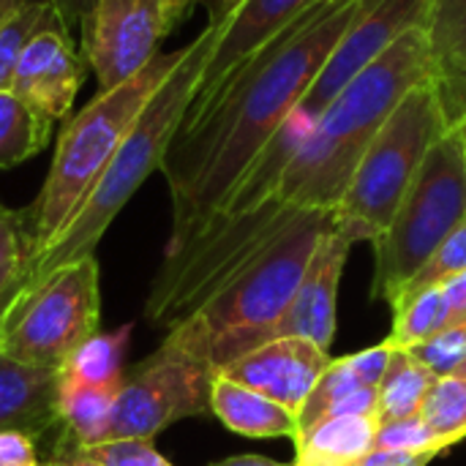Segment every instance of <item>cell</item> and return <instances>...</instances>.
Returning a JSON list of instances; mask_svg holds the SVG:
<instances>
[{"instance_id": "6da1fadb", "label": "cell", "mask_w": 466, "mask_h": 466, "mask_svg": "<svg viewBox=\"0 0 466 466\" xmlns=\"http://www.w3.org/2000/svg\"><path fill=\"white\" fill-rule=\"evenodd\" d=\"M371 3L319 0L240 63L216 90L191 101L158 169L172 197L167 251L180 248L221 210L248 167L284 128L344 33Z\"/></svg>"}, {"instance_id": "7a4b0ae2", "label": "cell", "mask_w": 466, "mask_h": 466, "mask_svg": "<svg viewBox=\"0 0 466 466\" xmlns=\"http://www.w3.org/2000/svg\"><path fill=\"white\" fill-rule=\"evenodd\" d=\"M431 76L426 25L410 27L396 44L360 71L317 117L289 158L276 197L303 210H336L366 147L401 104Z\"/></svg>"}, {"instance_id": "3957f363", "label": "cell", "mask_w": 466, "mask_h": 466, "mask_svg": "<svg viewBox=\"0 0 466 466\" xmlns=\"http://www.w3.org/2000/svg\"><path fill=\"white\" fill-rule=\"evenodd\" d=\"M218 27L205 25V30L183 46V55L172 74L164 79V85L150 96L142 115L131 126L128 137L123 139L120 150L87 194V199L79 205V210L71 216V221L60 229V235L35 257L22 262L19 279L11 287V292L0 300V309H14L22 300H27L35 289H41L55 273H60L66 265L90 257L115 221V216L128 205V199L137 194V188L161 169L164 153L169 142L175 139L205 71V63L210 57V49L216 44Z\"/></svg>"}, {"instance_id": "277c9868", "label": "cell", "mask_w": 466, "mask_h": 466, "mask_svg": "<svg viewBox=\"0 0 466 466\" xmlns=\"http://www.w3.org/2000/svg\"><path fill=\"white\" fill-rule=\"evenodd\" d=\"M330 229V210H300L191 317L169 330L194 347L216 371L248 355L289 306L319 240Z\"/></svg>"}, {"instance_id": "5b68a950", "label": "cell", "mask_w": 466, "mask_h": 466, "mask_svg": "<svg viewBox=\"0 0 466 466\" xmlns=\"http://www.w3.org/2000/svg\"><path fill=\"white\" fill-rule=\"evenodd\" d=\"M183 49L156 55L139 74L120 82L117 87L98 90L82 112H76L60 131L52 156L49 175L35 202L25 210L27 229V259L41 254L60 229L71 221L79 205L87 199L131 126L142 115L150 96L177 66Z\"/></svg>"}, {"instance_id": "8992f818", "label": "cell", "mask_w": 466, "mask_h": 466, "mask_svg": "<svg viewBox=\"0 0 466 466\" xmlns=\"http://www.w3.org/2000/svg\"><path fill=\"white\" fill-rule=\"evenodd\" d=\"M451 128L431 76L418 82L366 147L339 208L333 227L350 243L380 240L431 145Z\"/></svg>"}, {"instance_id": "52a82bcc", "label": "cell", "mask_w": 466, "mask_h": 466, "mask_svg": "<svg viewBox=\"0 0 466 466\" xmlns=\"http://www.w3.org/2000/svg\"><path fill=\"white\" fill-rule=\"evenodd\" d=\"M466 221V120L426 153L388 232L374 240V295L396 303L404 284Z\"/></svg>"}, {"instance_id": "ba28073f", "label": "cell", "mask_w": 466, "mask_h": 466, "mask_svg": "<svg viewBox=\"0 0 466 466\" xmlns=\"http://www.w3.org/2000/svg\"><path fill=\"white\" fill-rule=\"evenodd\" d=\"M101 270L96 254L55 273L14 309H0V352L30 366L63 369L74 350L98 333Z\"/></svg>"}, {"instance_id": "9c48e42d", "label": "cell", "mask_w": 466, "mask_h": 466, "mask_svg": "<svg viewBox=\"0 0 466 466\" xmlns=\"http://www.w3.org/2000/svg\"><path fill=\"white\" fill-rule=\"evenodd\" d=\"M216 377L218 371L169 330L156 352L123 371L104 442L153 440L177 420L210 415Z\"/></svg>"}, {"instance_id": "30bf717a", "label": "cell", "mask_w": 466, "mask_h": 466, "mask_svg": "<svg viewBox=\"0 0 466 466\" xmlns=\"http://www.w3.org/2000/svg\"><path fill=\"white\" fill-rule=\"evenodd\" d=\"M177 25L169 0H96L82 19V52L101 90L139 74Z\"/></svg>"}, {"instance_id": "8fae6325", "label": "cell", "mask_w": 466, "mask_h": 466, "mask_svg": "<svg viewBox=\"0 0 466 466\" xmlns=\"http://www.w3.org/2000/svg\"><path fill=\"white\" fill-rule=\"evenodd\" d=\"M350 248L352 243L341 238L336 227L319 240L289 306L265 330L262 344L276 341V339H306V341H314L319 350L330 352V344L336 336L339 281H341Z\"/></svg>"}, {"instance_id": "7c38bea8", "label": "cell", "mask_w": 466, "mask_h": 466, "mask_svg": "<svg viewBox=\"0 0 466 466\" xmlns=\"http://www.w3.org/2000/svg\"><path fill=\"white\" fill-rule=\"evenodd\" d=\"M82 79L85 60L79 57L68 27L55 19L44 25L25 46L11 90L19 93L46 120L57 123L71 112Z\"/></svg>"}, {"instance_id": "4fadbf2b", "label": "cell", "mask_w": 466, "mask_h": 466, "mask_svg": "<svg viewBox=\"0 0 466 466\" xmlns=\"http://www.w3.org/2000/svg\"><path fill=\"white\" fill-rule=\"evenodd\" d=\"M330 363V352L319 350L314 341L276 339L224 366L218 374L279 401L298 415Z\"/></svg>"}, {"instance_id": "5bb4252c", "label": "cell", "mask_w": 466, "mask_h": 466, "mask_svg": "<svg viewBox=\"0 0 466 466\" xmlns=\"http://www.w3.org/2000/svg\"><path fill=\"white\" fill-rule=\"evenodd\" d=\"M319 0H243L238 11L218 27L216 44L205 63L194 98L216 90L240 63L279 35L289 22L306 14Z\"/></svg>"}, {"instance_id": "9a60e30c", "label": "cell", "mask_w": 466, "mask_h": 466, "mask_svg": "<svg viewBox=\"0 0 466 466\" xmlns=\"http://www.w3.org/2000/svg\"><path fill=\"white\" fill-rule=\"evenodd\" d=\"M60 374L63 369L19 363L0 352V431L38 437L60 426Z\"/></svg>"}, {"instance_id": "2e32d148", "label": "cell", "mask_w": 466, "mask_h": 466, "mask_svg": "<svg viewBox=\"0 0 466 466\" xmlns=\"http://www.w3.org/2000/svg\"><path fill=\"white\" fill-rule=\"evenodd\" d=\"M431 82L451 126L466 120V0H431Z\"/></svg>"}, {"instance_id": "e0dca14e", "label": "cell", "mask_w": 466, "mask_h": 466, "mask_svg": "<svg viewBox=\"0 0 466 466\" xmlns=\"http://www.w3.org/2000/svg\"><path fill=\"white\" fill-rule=\"evenodd\" d=\"M123 380V377H120ZM117 382L93 385L76 380L71 374H60V393H57V415L63 429V448H57L60 459L93 445H101L109 431V420L117 401Z\"/></svg>"}, {"instance_id": "ac0fdd59", "label": "cell", "mask_w": 466, "mask_h": 466, "mask_svg": "<svg viewBox=\"0 0 466 466\" xmlns=\"http://www.w3.org/2000/svg\"><path fill=\"white\" fill-rule=\"evenodd\" d=\"M393 347L388 341L369 347L358 355H347V358H333V363L328 366V371L319 377V382L314 385V390L309 393L306 404L298 412V434H306L309 429H314L319 420L328 418V412L347 399L355 390L363 388H380L388 363H390Z\"/></svg>"}, {"instance_id": "d6986e66", "label": "cell", "mask_w": 466, "mask_h": 466, "mask_svg": "<svg viewBox=\"0 0 466 466\" xmlns=\"http://www.w3.org/2000/svg\"><path fill=\"white\" fill-rule=\"evenodd\" d=\"M377 415H336L295 440V466H358L377 451Z\"/></svg>"}, {"instance_id": "ffe728a7", "label": "cell", "mask_w": 466, "mask_h": 466, "mask_svg": "<svg viewBox=\"0 0 466 466\" xmlns=\"http://www.w3.org/2000/svg\"><path fill=\"white\" fill-rule=\"evenodd\" d=\"M210 415L229 431L243 437H292L298 434V415L279 401L218 374L210 393Z\"/></svg>"}, {"instance_id": "44dd1931", "label": "cell", "mask_w": 466, "mask_h": 466, "mask_svg": "<svg viewBox=\"0 0 466 466\" xmlns=\"http://www.w3.org/2000/svg\"><path fill=\"white\" fill-rule=\"evenodd\" d=\"M437 377L423 369L407 350H393L388 371L380 382V426L420 415V407Z\"/></svg>"}, {"instance_id": "7402d4cb", "label": "cell", "mask_w": 466, "mask_h": 466, "mask_svg": "<svg viewBox=\"0 0 466 466\" xmlns=\"http://www.w3.org/2000/svg\"><path fill=\"white\" fill-rule=\"evenodd\" d=\"M52 120L35 112L19 93L0 90V169H11L33 158L52 134Z\"/></svg>"}, {"instance_id": "603a6c76", "label": "cell", "mask_w": 466, "mask_h": 466, "mask_svg": "<svg viewBox=\"0 0 466 466\" xmlns=\"http://www.w3.org/2000/svg\"><path fill=\"white\" fill-rule=\"evenodd\" d=\"M393 330L385 339L393 350H410L451 325V309L442 287L426 289L393 309Z\"/></svg>"}, {"instance_id": "cb8c5ba5", "label": "cell", "mask_w": 466, "mask_h": 466, "mask_svg": "<svg viewBox=\"0 0 466 466\" xmlns=\"http://www.w3.org/2000/svg\"><path fill=\"white\" fill-rule=\"evenodd\" d=\"M128 336H131V325H123L109 333H93L87 341H82L74 350L63 371L93 385L117 382L123 377V358L128 350Z\"/></svg>"}, {"instance_id": "d4e9b609", "label": "cell", "mask_w": 466, "mask_h": 466, "mask_svg": "<svg viewBox=\"0 0 466 466\" xmlns=\"http://www.w3.org/2000/svg\"><path fill=\"white\" fill-rule=\"evenodd\" d=\"M60 19L46 0H30L0 22V90H11L14 71L30 38L49 22Z\"/></svg>"}, {"instance_id": "484cf974", "label": "cell", "mask_w": 466, "mask_h": 466, "mask_svg": "<svg viewBox=\"0 0 466 466\" xmlns=\"http://www.w3.org/2000/svg\"><path fill=\"white\" fill-rule=\"evenodd\" d=\"M420 418L453 445L466 440V377L437 380L420 407Z\"/></svg>"}, {"instance_id": "4316f807", "label": "cell", "mask_w": 466, "mask_h": 466, "mask_svg": "<svg viewBox=\"0 0 466 466\" xmlns=\"http://www.w3.org/2000/svg\"><path fill=\"white\" fill-rule=\"evenodd\" d=\"M466 270V221L445 238V243L420 265V270L404 284V289L399 292L393 309L426 289H434V287H445L451 279L461 276Z\"/></svg>"}, {"instance_id": "83f0119b", "label": "cell", "mask_w": 466, "mask_h": 466, "mask_svg": "<svg viewBox=\"0 0 466 466\" xmlns=\"http://www.w3.org/2000/svg\"><path fill=\"white\" fill-rule=\"evenodd\" d=\"M407 352L437 380L459 374V369L466 363V322L448 325L445 330L410 347Z\"/></svg>"}, {"instance_id": "f1b7e54d", "label": "cell", "mask_w": 466, "mask_h": 466, "mask_svg": "<svg viewBox=\"0 0 466 466\" xmlns=\"http://www.w3.org/2000/svg\"><path fill=\"white\" fill-rule=\"evenodd\" d=\"M453 448L451 440L440 437L420 415L385 423L377 431V451H399V453H442Z\"/></svg>"}, {"instance_id": "f546056e", "label": "cell", "mask_w": 466, "mask_h": 466, "mask_svg": "<svg viewBox=\"0 0 466 466\" xmlns=\"http://www.w3.org/2000/svg\"><path fill=\"white\" fill-rule=\"evenodd\" d=\"M76 453L104 466H172L153 448V440H112Z\"/></svg>"}, {"instance_id": "4dcf8cb0", "label": "cell", "mask_w": 466, "mask_h": 466, "mask_svg": "<svg viewBox=\"0 0 466 466\" xmlns=\"http://www.w3.org/2000/svg\"><path fill=\"white\" fill-rule=\"evenodd\" d=\"M27 229H25V213L11 210L0 202V268L19 265L27 259Z\"/></svg>"}, {"instance_id": "1f68e13d", "label": "cell", "mask_w": 466, "mask_h": 466, "mask_svg": "<svg viewBox=\"0 0 466 466\" xmlns=\"http://www.w3.org/2000/svg\"><path fill=\"white\" fill-rule=\"evenodd\" d=\"M0 466H38L35 437L25 431H0Z\"/></svg>"}, {"instance_id": "d6a6232c", "label": "cell", "mask_w": 466, "mask_h": 466, "mask_svg": "<svg viewBox=\"0 0 466 466\" xmlns=\"http://www.w3.org/2000/svg\"><path fill=\"white\" fill-rule=\"evenodd\" d=\"M442 289H445L448 309H451V325L466 322V270L461 276L451 279Z\"/></svg>"}, {"instance_id": "836d02e7", "label": "cell", "mask_w": 466, "mask_h": 466, "mask_svg": "<svg viewBox=\"0 0 466 466\" xmlns=\"http://www.w3.org/2000/svg\"><path fill=\"white\" fill-rule=\"evenodd\" d=\"M46 3L55 8V14L60 16V22L71 30L74 25H82V19L87 16L90 5L96 0H46Z\"/></svg>"}, {"instance_id": "e575fe53", "label": "cell", "mask_w": 466, "mask_h": 466, "mask_svg": "<svg viewBox=\"0 0 466 466\" xmlns=\"http://www.w3.org/2000/svg\"><path fill=\"white\" fill-rule=\"evenodd\" d=\"M240 3L243 0H197V5H202L208 14V25H213V27H221L238 11Z\"/></svg>"}, {"instance_id": "d590c367", "label": "cell", "mask_w": 466, "mask_h": 466, "mask_svg": "<svg viewBox=\"0 0 466 466\" xmlns=\"http://www.w3.org/2000/svg\"><path fill=\"white\" fill-rule=\"evenodd\" d=\"M213 466H295V464H281V461H273V459H265V456H232V459H224Z\"/></svg>"}, {"instance_id": "8d00e7d4", "label": "cell", "mask_w": 466, "mask_h": 466, "mask_svg": "<svg viewBox=\"0 0 466 466\" xmlns=\"http://www.w3.org/2000/svg\"><path fill=\"white\" fill-rule=\"evenodd\" d=\"M19 270H22V262H19V265H5V268H0V300H3V298L11 292V287L16 284Z\"/></svg>"}, {"instance_id": "74e56055", "label": "cell", "mask_w": 466, "mask_h": 466, "mask_svg": "<svg viewBox=\"0 0 466 466\" xmlns=\"http://www.w3.org/2000/svg\"><path fill=\"white\" fill-rule=\"evenodd\" d=\"M169 3H172V11H175V19L177 22H183L191 14V8L197 5V0H169Z\"/></svg>"}, {"instance_id": "f35d334b", "label": "cell", "mask_w": 466, "mask_h": 466, "mask_svg": "<svg viewBox=\"0 0 466 466\" xmlns=\"http://www.w3.org/2000/svg\"><path fill=\"white\" fill-rule=\"evenodd\" d=\"M60 464L63 466H104V464H98V461H93V459H87V456H82V453H68V456H63V459H60Z\"/></svg>"}, {"instance_id": "ab89813d", "label": "cell", "mask_w": 466, "mask_h": 466, "mask_svg": "<svg viewBox=\"0 0 466 466\" xmlns=\"http://www.w3.org/2000/svg\"><path fill=\"white\" fill-rule=\"evenodd\" d=\"M25 3H30V0H0V22H3L8 14H14L16 8H22Z\"/></svg>"}, {"instance_id": "60d3db41", "label": "cell", "mask_w": 466, "mask_h": 466, "mask_svg": "<svg viewBox=\"0 0 466 466\" xmlns=\"http://www.w3.org/2000/svg\"><path fill=\"white\" fill-rule=\"evenodd\" d=\"M459 377H466V363L461 366V369H459Z\"/></svg>"}, {"instance_id": "b9f144b4", "label": "cell", "mask_w": 466, "mask_h": 466, "mask_svg": "<svg viewBox=\"0 0 466 466\" xmlns=\"http://www.w3.org/2000/svg\"><path fill=\"white\" fill-rule=\"evenodd\" d=\"M49 466H63V464H60V461H57V464H49Z\"/></svg>"}]
</instances>
